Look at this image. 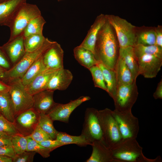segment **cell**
<instances>
[{
	"instance_id": "4dcf8cb0",
	"label": "cell",
	"mask_w": 162,
	"mask_h": 162,
	"mask_svg": "<svg viewBox=\"0 0 162 162\" xmlns=\"http://www.w3.org/2000/svg\"><path fill=\"white\" fill-rule=\"evenodd\" d=\"M53 121L46 114L40 113L38 125L51 137L53 140H56L58 131L55 128Z\"/></svg>"
},
{
	"instance_id": "52a82bcc",
	"label": "cell",
	"mask_w": 162,
	"mask_h": 162,
	"mask_svg": "<svg viewBox=\"0 0 162 162\" xmlns=\"http://www.w3.org/2000/svg\"><path fill=\"white\" fill-rule=\"evenodd\" d=\"M8 82L15 117L21 112L33 108V96L27 92L20 79H14Z\"/></svg>"
},
{
	"instance_id": "816d5d0a",
	"label": "cell",
	"mask_w": 162,
	"mask_h": 162,
	"mask_svg": "<svg viewBox=\"0 0 162 162\" xmlns=\"http://www.w3.org/2000/svg\"><path fill=\"white\" fill-rule=\"evenodd\" d=\"M1 115V113H0V115Z\"/></svg>"
},
{
	"instance_id": "ab89813d",
	"label": "cell",
	"mask_w": 162,
	"mask_h": 162,
	"mask_svg": "<svg viewBox=\"0 0 162 162\" xmlns=\"http://www.w3.org/2000/svg\"><path fill=\"white\" fill-rule=\"evenodd\" d=\"M40 145L52 150L63 146L67 145L66 144L57 140H48L38 142Z\"/></svg>"
},
{
	"instance_id": "7dc6e473",
	"label": "cell",
	"mask_w": 162,
	"mask_h": 162,
	"mask_svg": "<svg viewBox=\"0 0 162 162\" xmlns=\"http://www.w3.org/2000/svg\"><path fill=\"white\" fill-rule=\"evenodd\" d=\"M0 162H13V158L7 156L0 155Z\"/></svg>"
},
{
	"instance_id": "277c9868",
	"label": "cell",
	"mask_w": 162,
	"mask_h": 162,
	"mask_svg": "<svg viewBox=\"0 0 162 162\" xmlns=\"http://www.w3.org/2000/svg\"><path fill=\"white\" fill-rule=\"evenodd\" d=\"M98 116L103 133V142L111 149L123 141L112 110L108 108L98 110Z\"/></svg>"
},
{
	"instance_id": "f35d334b",
	"label": "cell",
	"mask_w": 162,
	"mask_h": 162,
	"mask_svg": "<svg viewBox=\"0 0 162 162\" xmlns=\"http://www.w3.org/2000/svg\"><path fill=\"white\" fill-rule=\"evenodd\" d=\"M36 153L34 151H26L16 154L13 158V162H32Z\"/></svg>"
},
{
	"instance_id": "5b68a950",
	"label": "cell",
	"mask_w": 162,
	"mask_h": 162,
	"mask_svg": "<svg viewBox=\"0 0 162 162\" xmlns=\"http://www.w3.org/2000/svg\"><path fill=\"white\" fill-rule=\"evenodd\" d=\"M41 15L40 11L36 5L26 2L24 3L9 27L10 34L8 41L12 40L22 35L29 22L34 18Z\"/></svg>"
},
{
	"instance_id": "f546056e",
	"label": "cell",
	"mask_w": 162,
	"mask_h": 162,
	"mask_svg": "<svg viewBox=\"0 0 162 162\" xmlns=\"http://www.w3.org/2000/svg\"><path fill=\"white\" fill-rule=\"evenodd\" d=\"M43 34H32L24 37V43L26 52H31L40 48L46 39Z\"/></svg>"
},
{
	"instance_id": "7402d4cb",
	"label": "cell",
	"mask_w": 162,
	"mask_h": 162,
	"mask_svg": "<svg viewBox=\"0 0 162 162\" xmlns=\"http://www.w3.org/2000/svg\"><path fill=\"white\" fill-rule=\"evenodd\" d=\"M118 56L124 61L130 71L133 79L136 80L139 75L138 60L134 50V47L128 46L119 47Z\"/></svg>"
},
{
	"instance_id": "4fadbf2b",
	"label": "cell",
	"mask_w": 162,
	"mask_h": 162,
	"mask_svg": "<svg viewBox=\"0 0 162 162\" xmlns=\"http://www.w3.org/2000/svg\"><path fill=\"white\" fill-rule=\"evenodd\" d=\"M139 75L144 77L152 78L156 77L161 69L162 58L152 55H143L137 58Z\"/></svg>"
},
{
	"instance_id": "681fc988",
	"label": "cell",
	"mask_w": 162,
	"mask_h": 162,
	"mask_svg": "<svg viewBox=\"0 0 162 162\" xmlns=\"http://www.w3.org/2000/svg\"><path fill=\"white\" fill-rule=\"evenodd\" d=\"M6 0H0V3L2 2H3L4 1H6Z\"/></svg>"
},
{
	"instance_id": "74e56055",
	"label": "cell",
	"mask_w": 162,
	"mask_h": 162,
	"mask_svg": "<svg viewBox=\"0 0 162 162\" xmlns=\"http://www.w3.org/2000/svg\"><path fill=\"white\" fill-rule=\"evenodd\" d=\"M30 136L34 140L38 142L46 140L52 139L49 135L38 124Z\"/></svg>"
},
{
	"instance_id": "7bdbcfd3",
	"label": "cell",
	"mask_w": 162,
	"mask_h": 162,
	"mask_svg": "<svg viewBox=\"0 0 162 162\" xmlns=\"http://www.w3.org/2000/svg\"><path fill=\"white\" fill-rule=\"evenodd\" d=\"M12 136L0 132V146H12Z\"/></svg>"
},
{
	"instance_id": "8d00e7d4",
	"label": "cell",
	"mask_w": 162,
	"mask_h": 162,
	"mask_svg": "<svg viewBox=\"0 0 162 162\" xmlns=\"http://www.w3.org/2000/svg\"><path fill=\"white\" fill-rule=\"evenodd\" d=\"M0 132L11 136L18 133L13 123L8 120L1 114L0 115Z\"/></svg>"
},
{
	"instance_id": "ffe728a7",
	"label": "cell",
	"mask_w": 162,
	"mask_h": 162,
	"mask_svg": "<svg viewBox=\"0 0 162 162\" xmlns=\"http://www.w3.org/2000/svg\"><path fill=\"white\" fill-rule=\"evenodd\" d=\"M58 70L46 69L25 86L26 90L32 95L46 90L50 79Z\"/></svg>"
},
{
	"instance_id": "1f68e13d",
	"label": "cell",
	"mask_w": 162,
	"mask_h": 162,
	"mask_svg": "<svg viewBox=\"0 0 162 162\" xmlns=\"http://www.w3.org/2000/svg\"><path fill=\"white\" fill-rule=\"evenodd\" d=\"M56 139L67 145L75 144L81 147L90 145L85 138L81 135L79 136H72L62 132H58Z\"/></svg>"
},
{
	"instance_id": "3957f363",
	"label": "cell",
	"mask_w": 162,
	"mask_h": 162,
	"mask_svg": "<svg viewBox=\"0 0 162 162\" xmlns=\"http://www.w3.org/2000/svg\"><path fill=\"white\" fill-rule=\"evenodd\" d=\"M56 41L46 38L43 45L31 52H26L21 59L16 64L6 70L3 79L8 82L15 79H21L30 67Z\"/></svg>"
},
{
	"instance_id": "30bf717a",
	"label": "cell",
	"mask_w": 162,
	"mask_h": 162,
	"mask_svg": "<svg viewBox=\"0 0 162 162\" xmlns=\"http://www.w3.org/2000/svg\"><path fill=\"white\" fill-rule=\"evenodd\" d=\"M112 113L118 127L123 140L136 139L139 130L138 119L131 111L119 112L114 110Z\"/></svg>"
},
{
	"instance_id": "f1b7e54d",
	"label": "cell",
	"mask_w": 162,
	"mask_h": 162,
	"mask_svg": "<svg viewBox=\"0 0 162 162\" xmlns=\"http://www.w3.org/2000/svg\"><path fill=\"white\" fill-rule=\"evenodd\" d=\"M134 50L136 58L143 55H152L162 58V48L155 45H145L136 44Z\"/></svg>"
},
{
	"instance_id": "6da1fadb",
	"label": "cell",
	"mask_w": 162,
	"mask_h": 162,
	"mask_svg": "<svg viewBox=\"0 0 162 162\" xmlns=\"http://www.w3.org/2000/svg\"><path fill=\"white\" fill-rule=\"evenodd\" d=\"M118 50L112 28L107 21L100 31L94 47V55L98 62L114 69Z\"/></svg>"
},
{
	"instance_id": "d6986e66",
	"label": "cell",
	"mask_w": 162,
	"mask_h": 162,
	"mask_svg": "<svg viewBox=\"0 0 162 162\" xmlns=\"http://www.w3.org/2000/svg\"><path fill=\"white\" fill-rule=\"evenodd\" d=\"M54 92L46 89L33 95V108L39 113L47 114L56 103L53 99Z\"/></svg>"
},
{
	"instance_id": "7a4b0ae2",
	"label": "cell",
	"mask_w": 162,
	"mask_h": 162,
	"mask_svg": "<svg viewBox=\"0 0 162 162\" xmlns=\"http://www.w3.org/2000/svg\"><path fill=\"white\" fill-rule=\"evenodd\" d=\"M113 158L116 162H158L161 158L158 156L154 159L147 158L142 152V148L136 139L123 140L111 149Z\"/></svg>"
},
{
	"instance_id": "e0dca14e",
	"label": "cell",
	"mask_w": 162,
	"mask_h": 162,
	"mask_svg": "<svg viewBox=\"0 0 162 162\" xmlns=\"http://www.w3.org/2000/svg\"><path fill=\"white\" fill-rule=\"evenodd\" d=\"M73 75L71 71L64 68L58 70L52 75L46 89L52 91L66 89L72 82Z\"/></svg>"
},
{
	"instance_id": "f907efd6",
	"label": "cell",
	"mask_w": 162,
	"mask_h": 162,
	"mask_svg": "<svg viewBox=\"0 0 162 162\" xmlns=\"http://www.w3.org/2000/svg\"><path fill=\"white\" fill-rule=\"evenodd\" d=\"M58 0V1L59 2V1H62V0Z\"/></svg>"
},
{
	"instance_id": "d6a6232c",
	"label": "cell",
	"mask_w": 162,
	"mask_h": 162,
	"mask_svg": "<svg viewBox=\"0 0 162 162\" xmlns=\"http://www.w3.org/2000/svg\"><path fill=\"white\" fill-rule=\"evenodd\" d=\"M28 143L26 151H34L38 153L44 158L50 157L52 150L46 148L34 140L30 135L26 136Z\"/></svg>"
},
{
	"instance_id": "603a6c76",
	"label": "cell",
	"mask_w": 162,
	"mask_h": 162,
	"mask_svg": "<svg viewBox=\"0 0 162 162\" xmlns=\"http://www.w3.org/2000/svg\"><path fill=\"white\" fill-rule=\"evenodd\" d=\"M114 70L117 87L132 83L135 80L133 79L132 73L124 61L118 56Z\"/></svg>"
},
{
	"instance_id": "bcb514c9",
	"label": "cell",
	"mask_w": 162,
	"mask_h": 162,
	"mask_svg": "<svg viewBox=\"0 0 162 162\" xmlns=\"http://www.w3.org/2000/svg\"><path fill=\"white\" fill-rule=\"evenodd\" d=\"M10 90V86L0 80V93L9 92Z\"/></svg>"
},
{
	"instance_id": "60d3db41",
	"label": "cell",
	"mask_w": 162,
	"mask_h": 162,
	"mask_svg": "<svg viewBox=\"0 0 162 162\" xmlns=\"http://www.w3.org/2000/svg\"><path fill=\"white\" fill-rule=\"evenodd\" d=\"M0 66L8 70L11 68L9 61L2 47H0Z\"/></svg>"
},
{
	"instance_id": "484cf974",
	"label": "cell",
	"mask_w": 162,
	"mask_h": 162,
	"mask_svg": "<svg viewBox=\"0 0 162 162\" xmlns=\"http://www.w3.org/2000/svg\"><path fill=\"white\" fill-rule=\"evenodd\" d=\"M0 112L5 118L14 122L15 118V111L9 92L0 93Z\"/></svg>"
},
{
	"instance_id": "4316f807",
	"label": "cell",
	"mask_w": 162,
	"mask_h": 162,
	"mask_svg": "<svg viewBox=\"0 0 162 162\" xmlns=\"http://www.w3.org/2000/svg\"><path fill=\"white\" fill-rule=\"evenodd\" d=\"M46 69L43 62L42 55L27 70L20 79L22 83L25 86H26L39 74Z\"/></svg>"
},
{
	"instance_id": "836d02e7",
	"label": "cell",
	"mask_w": 162,
	"mask_h": 162,
	"mask_svg": "<svg viewBox=\"0 0 162 162\" xmlns=\"http://www.w3.org/2000/svg\"><path fill=\"white\" fill-rule=\"evenodd\" d=\"M27 143L26 136H23L18 133L12 136V146L15 154L26 151Z\"/></svg>"
},
{
	"instance_id": "ac0fdd59",
	"label": "cell",
	"mask_w": 162,
	"mask_h": 162,
	"mask_svg": "<svg viewBox=\"0 0 162 162\" xmlns=\"http://www.w3.org/2000/svg\"><path fill=\"white\" fill-rule=\"evenodd\" d=\"M106 21V15L101 14L98 16L79 46L91 51L94 54V47L99 32Z\"/></svg>"
},
{
	"instance_id": "f6af8a7d",
	"label": "cell",
	"mask_w": 162,
	"mask_h": 162,
	"mask_svg": "<svg viewBox=\"0 0 162 162\" xmlns=\"http://www.w3.org/2000/svg\"><path fill=\"white\" fill-rule=\"evenodd\" d=\"M153 96L155 99L162 98V80L158 83L155 91L154 93Z\"/></svg>"
},
{
	"instance_id": "d590c367",
	"label": "cell",
	"mask_w": 162,
	"mask_h": 162,
	"mask_svg": "<svg viewBox=\"0 0 162 162\" xmlns=\"http://www.w3.org/2000/svg\"><path fill=\"white\" fill-rule=\"evenodd\" d=\"M155 34L154 30L143 31L136 35V44L150 45H155Z\"/></svg>"
},
{
	"instance_id": "9a60e30c",
	"label": "cell",
	"mask_w": 162,
	"mask_h": 162,
	"mask_svg": "<svg viewBox=\"0 0 162 162\" xmlns=\"http://www.w3.org/2000/svg\"><path fill=\"white\" fill-rule=\"evenodd\" d=\"M26 0H7L0 3V26L9 27L22 5Z\"/></svg>"
},
{
	"instance_id": "cb8c5ba5",
	"label": "cell",
	"mask_w": 162,
	"mask_h": 162,
	"mask_svg": "<svg viewBox=\"0 0 162 162\" xmlns=\"http://www.w3.org/2000/svg\"><path fill=\"white\" fill-rule=\"evenodd\" d=\"M74 53L78 62L88 70L98 62L92 52L80 46L74 48Z\"/></svg>"
},
{
	"instance_id": "ee69618b",
	"label": "cell",
	"mask_w": 162,
	"mask_h": 162,
	"mask_svg": "<svg viewBox=\"0 0 162 162\" xmlns=\"http://www.w3.org/2000/svg\"><path fill=\"white\" fill-rule=\"evenodd\" d=\"M155 34V44L157 46L162 48V30L161 28L157 27L154 30Z\"/></svg>"
},
{
	"instance_id": "d4e9b609",
	"label": "cell",
	"mask_w": 162,
	"mask_h": 162,
	"mask_svg": "<svg viewBox=\"0 0 162 162\" xmlns=\"http://www.w3.org/2000/svg\"><path fill=\"white\" fill-rule=\"evenodd\" d=\"M97 65L101 70L109 95L114 100L117 90V85L114 70L109 69L102 64L98 62Z\"/></svg>"
},
{
	"instance_id": "7c38bea8",
	"label": "cell",
	"mask_w": 162,
	"mask_h": 162,
	"mask_svg": "<svg viewBox=\"0 0 162 162\" xmlns=\"http://www.w3.org/2000/svg\"><path fill=\"white\" fill-rule=\"evenodd\" d=\"M90 99L88 96H82L75 100H71L66 104L56 103L46 114L53 121H58L68 123L70 116L73 111L82 103Z\"/></svg>"
},
{
	"instance_id": "8992f818",
	"label": "cell",
	"mask_w": 162,
	"mask_h": 162,
	"mask_svg": "<svg viewBox=\"0 0 162 162\" xmlns=\"http://www.w3.org/2000/svg\"><path fill=\"white\" fill-rule=\"evenodd\" d=\"M107 21L116 31L119 47H134L136 44L135 27L118 16L106 15Z\"/></svg>"
},
{
	"instance_id": "c3c4849f",
	"label": "cell",
	"mask_w": 162,
	"mask_h": 162,
	"mask_svg": "<svg viewBox=\"0 0 162 162\" xmlns=\"http://www.w3.org/2000/svg\"><path fill=\"white\" fill-rule=\"evenodd\" d=\"M6 70L4 69L3 68L0 66V79H3Z\"/></svg>"
},
{
	"instance_id": "9c48e42d",
	"label": "cell",
	"mask_w": 162,
	"mask_h": 162,
	"mask_svg": "<svg viewBox=\"0 0 162 162\" xmlns=\"http://www.w3.org/2000/svg\"><path fill=\"white\" fill-rule=\"evenodd\" d=\"M136 80L132 83L118 86L113 100L115 110L120 112L131 111L138 94Z\"/></svg>"
},
{
	"instance_id": "ba28073f",
	"label": "cell",
	"mask_w": 162,
	"mask_h": 162,
	"mask_svg": "<svg viewBox=\"0 0 162 162\" xmlns=\"http://www.w3.org/2000/svg\"><path fill=\"white\" fill-rule=\"evenodd\" d=\"M98 110L93 108H88L85 112L80 135L91 145L95 142L103 141V133L98 116Z\"/></svg>"
},
{
	"instance_id": "b9f144b4",
	"label": "cell",
	"mask_w": 162,
	"mask_h": 162,
	"mask_svg": "<svg viewBox=\"0 0 162 162\" xmlns=\"http://www.w3.org/2000/svg\"><path fill=\"white\" fill-rule=\"evenodd\" d=\"M15 154L12 146H0V155L7 156L13 158Z\"/></svg>"
},
{
	"instance_id": "2e32d148",
	"label": "cell",
	"mask_w": 162,
	"mask_h": 162,
	"mask_svg": "<svg viewBox=\"0 0 162 162\" xmlns=\"http://www.w3.org/2000/svg\"><path fill=\"white\" fill-rule=\"evenodd\" d=\"M2 48L9 61L14 65L21 59L26 52L23 36L21 35L12 40L8 41Z\"/></svg>"
},
{
	"instance_id": "e575fe53",
	"label": "cell",
	"mask_w": 162,
	"mask_h": 162,
	"mask_svg": "<svg viewBox=\"0 0 162 162\" xmlns=\"http://www.w3.org/2000/svg\"><path fill=\"white\" fill-rule=\"evenodd\" d=\"M92 76L94 86L100 88L107 92L106 87L103 74L100 67L97 64L89 69Z\"/></svg>"
},
{
	"instance_id": "8fae6325",
	"label": "cell",
	"mask_w": 162,
	"mask_h": 162,
	"mask_svg": "<svg viewBox=\"0 0 162 162\" xmlns=\"http://www.w3.org/2000/svg\"><path fill=\"white\" fill-rule=\"evenodd\" d=\"M40 115L33 108L18 115L13 122L18 133L25 136L30 135L38 124Z\"/></svg>"
},
{
	"instance_id": "5bb4252c",
	"label": "cell",
	"mask_w": 162,
	"mask_h": 162,
	"mask_svg": "<svg viewBox=\"0 0 162 162\" xmlns=\"http://www.w3.org/2000/svg\"><path fill=\"white\" fill-rule=\"evenodd\" d=\"M64 51L57 42L51 45L42 55L44 63L46 69L58 70L64 68Z\"/></svg>"
},
{
	"instance_id": "83f0119b",
	"label": "cell",
	"mask_w": 162,
	"mask_h": 162,
	"mask_svg": "<svg viewBox=\"0 0 162 162\" xmlns=\"http://www.w3.org/2000/svg\"><path fill=\"white\" fill-rule=\"evenodd\" d=\"M46 22L41 15L33 19L24 30L22 35L25 37L32 34H43L44 26Z\"/></svg>"
},
{
	"instance_id": "44dd1931",
	"label": "cell",
	"mask_w": 162,
	"mask_h": 162,
	"mask_svg": "<svg viewBox=\"0 0 162 162\" xmlns=\"http://www.w3.org/2000/svg\"><path fill=\"white\" fill-rule=\"evenodd\" d=\"M92 154L86 162H116L113 158L110 148L102 141L93 143Z\"/></svg>"
}]
</instances>
